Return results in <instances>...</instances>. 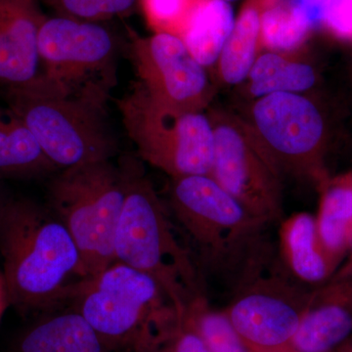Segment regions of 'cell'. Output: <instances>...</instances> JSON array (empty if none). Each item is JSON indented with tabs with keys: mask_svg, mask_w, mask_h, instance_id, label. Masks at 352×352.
Returning <instances> with one entry per match:
<instances>
[{
	"mask_svg": "<svg viewBox=\"0 0 352 352\" xmlns=\"http://www.w3.org/2000/svg\"><path fill=\"white\" fill-rule=\"evenodd\" d=\"M0 254L9 303L22 314L48 311L71 300L88 278L61 220L50 208L27 199H7Z\"/></svg>",
	"mask_w": 352,
	"mask_h": 352,
	"instance_id": "1",
	"label": "cell"
},
{
	"mask_svg": "<svg viewBox=\"0 0 352 352\" xmlns=\"http://www.w3.org/2000/svg\"><path fill=\"white\" fill-rule=\"evenodd\" d=\"M126 197L115 237V261L149 275L161 285L180 318L201 296L195 261L178 240L168 210L134 163L124 164Z\"/></svg>",
	"mask_w": 352,
	"mask_h": 352,
	"instance_id": "2",
	"label": "cell"
},
{
	"mask_svg": "<svg viewBox=\"0 0 352 352\" xmlns=\"http://www.w3.org/2000/svg\"><path fill=\"white\" fill-rule=\"evenodd\" d=\"M71 300L107 349L140 351L182 322L154 278L119 261L82 282Z\"/></svg>",
	"mask_w": 352,
	"mask_h": 352,
	"instance_id": "3",
	"label": "cell"
},
{
	"mask_svg": "<svg viewBox=\"0 0 352 352\" xmlns=\"http://www.w3.org/2000/svg\"><path fill=\"white\" fill-rule=\"evenodd\" d=\"M170 208L210 270H239L259 258L268 223L256 219L208 175L173 178Z\"/></svg>",
	"mask_w": 352,
	"mask_h": 352,
	"instance_id": "4",
	"label": "cell"
},
{
	"mask_svg": "<svg viewBox=\"0 0 352 352\" xmlns=\"http://www.w3.org/2000/svg\"><path fill=\"white\" fill-rule=\"evenodd\" d=\"M126 197L124 166L109 161L65 168L50 182V208L71 234L87 277L115 263V237Z\"/></svg>",
	"mask_w": 352,
	"mask_h": 352,
	"instance_id": "5",
	"label": "cell"
},
{
	"mask_svg": "<svg viewBox=\"0 0 352 352\" xmlns=\"http://www.w3.org/2000/svg\"><path fill=\"white\" fill-rule=\"evenodd\" d=\"M6 102L58 170L109 161L117 153L107 106L52 94L36 80L7 87Z\"/></svg>",
	"mask_w": 352,
	"mask_h": 352,
	"instance_id": "6",
	"label": "cell"
},
{
	"mask_svg": "<svg viewBox=\"0 0 352 352\" xmlns=\"http://www.w3.org/2000/svg\"><path fill=\"white\" fill-rule=\"evenodd\" d=\"M120 38L107 22L46 16L38 34L44 89L107 106L117 85Z\"/></svg>",
	"mask_w": 352,
	"mask_h": 352,
	"instance_id": "7",
	"label": "cell"
},
{
	"mask_svg": "<svg viewBox=\"0 0 352 352\" xmlns=\"http://www.w3.org/2000/svg\"><path fill=\"white\" fill-rule=\"evenodd\" d=\"M118 107L127 135L145 162L171 178L210 175L214 126L201 111L159 103L138 82L118 100Z\"/></svg>",
	"mask_w": 352,
	"mask_h": 352,
	"instance_id": "8",
	"label": "cell"
},
{
	"mask_svg": "<svg viewBox=\"0 0 352 352\" xmlns=\"http://www.w3.org/2000/svg\"><path fill=\"white\" fill-rule=\"evenodd\" d=\"M250 265L226 312L250 352H296L294 339L311 292L276 273Z\"/></svg>",
	"mask_w": 352,
	"mask_h": 352,
	"instance_id": "9",
	"label": "cell"
},
{
	"mask_svg": "<svg viewBox=\"0 0 352 352\" xmlns=\"http://www.w3.org/2000/svg\"><path fill=\"white\" fill-rule=\"evenodd\" d=\"M214 157L210 175L256 219H281L282 175L254 127L235 117L210 118Z\"/></svg>",
	"mask_w": 352,
	"mask_h": 352,
	"instance_id": "10",
	"label": "cell"
},
{
	"mask_svg": "<svg viewBox=\"0 0 352 352\" xmlns=\"http://www.w3.org/2000/svg\"><path fill=\"white\" fill-rule=\"evenodd\" d=\"M252 120V126L281 175L287 170L322 179L324 122L311 101L298 94L266 95L254 104Z\"/></svg>",
	"mask_w": 352,
	"mask_h": 352,
	"instance_id": "11",
	"label": "cell"
},
{
	"mask_svg": "<svg viewBox=\"0 0 352 352\" xmlns=\"http://www.w3.org/2000/svg\"><path fill=\"white\" fill-rule=\"evenodd\" d=\"M127 31L138 82L148 95L168 107L201 111L208 96L207 73L182 38L166 32L140 36L129 28Z\"/></svg>",
	"mask_w": 352,
	"mask_h": 352,
	"instance_id": "12",
	"label": "cell"
},
{
	"mask_svg": "<svg viewBox=\"0 0 352 352\" xmlns=\"http://www.w3.org/2000/svg\"><path fill=\"white\" fill-rule=\"evenodd\" d=\"M45 18L38 0H0V85L21 87L38 78V34Z\"/></svg>",
	"mask_w": 352,
	"mask_h": 352,
	"instance_id": "13",
	"label": "cell"
},
{
	"mask_svg": "<svg viewBox=\"0 0 352 352\" xmlns=\"http://www.w3.org/2000/svg\"><path fill=\"white\" fill-rule=\"evenodd\" d=\"M352 337V275L311 292L294 339L296 352H333Z\"/></svg>",
	"mask_w": 352,
	"mask_h": 352,
	"instance_id": "14",
	"label": "cell"
},
{
	"mask_svg": "<svg viewBox=\"0 0 352 352\" xmlns=\"http://www.w3.org/2000/svg\"><path fill=\"white\" fill-rule=\"evenodd\" d=\"M280 243L284 261L298 281L322 286L337 273L340 263L322 243L316 217L311 214L300 212L285 220Z\"/></svg>",
	"mask_w": 352,
	"mask_h": 352,
	"instance_id": "15",
	"label": "cell"
},
{
	"mask_svg": "<svg viewBox=\"0 0 352 352\" xmlns=\"http://www.w3.org/2000/svg\"><path fill=\"white\" fill-rule=\"evenodd\" d=\"M107 347L75 309L50 314L25 329L11 352H106Z\"/></svg>",
	"mask_w": 352,
	"mask_h": 352,
	"instance_id": "16",
	"label": "cell"
},
{
	"mask_svg": "<svg viewBox=\"0 0 352 352\" xmlns=\"http://www.w3.org/2000/svg\"><path fill=\"white\" fill-rule=\"evenodd\" d=\"M235 21L231 3L197 0L179 36L197 61L207 68L219 61Z\"/></svg>",
	"mask_w": 352,
	"mask_h": 352,
	"instance_id": "17",
	"label": "cell"
},
{
	"mask_svg": "<svg viewBox=\"0 0 352 352\" xmlns=\"http://www.w3.org/2000/svg\"><path fill=\"white\" fill-rule=\"evenodd\" d=\"M56 170L24 122L0 113V179L41 177Z\"/></svg>",
	"mask_w": 352,
	"mask_h": 352,
	"instance_id": "18",
	"label": "cell"
},
{
	"mask_svg": "<svg viewBox=\"0 0 352 352\" xmlns=\"http://www.w3.org/2000/svg\"><path fill=\"white\" fill-rule=\"evenodd\" d=\"M316 223L322 243L342 263L352 245V175L325 183Z\"/></svg>",
	"mask_w": 352,
	"mask_h": 352,
	"instance_id": "19",
	"label": "cell"
},
{
	"mask_svg": "<svg viewBox=\"0 0 352 352\" xmlns=\"http://www.w3.org/2000/svg\"><path fill=\"white\" fill-rule=\"evenodd\" d=\"M267 0H249L236 18L235 25L219 57L224 82L238 85L249 76L261 41V13Z\"/></svg>",
	"mask_w": 352,
	"mask_h": 352,
	"instance_id": "20",
	"label": "cell"
},
{
	"mask_svg": "<svg viewBox=\"0 0 352 352\" xmlns=\"http://www.w3.org/2000/svg\"><path fill=\"white\" fill-rule=\"evenodd\" d=\"M252 96L279 92L298 94L314 87L316 76L309 65L287 59L281 53H265L256 58L249 74Z\"/></svg>",
	"mask_w": 352,
	"mask_h": 352,
	"instance_id": "21",
	"label": "cell"
},
{
	"mask_svg": "<svg viewBox=\"0 0 352 352\" xmlns=\"http://www.w3.org/2000/svg\"><path fill=\"white\" fill-rule=\"evenodd\" d=\"M182 321L201 338L210 352H250L226 314L210 309L203 296L190 303Z\"/></svg>",
	"mask_w": 352,
	"mask_h": 352,
	"instance_id": "22",
	"label": "cell"
},
{
	"mask_svg": "<svg viewBox=\"0 0 352 352\" xmlns=\"http://www.w3.org/2000/svg\"><path fill=\"white\" fill-rule=\"evenodd\" d=\"M309 30L289 10L284 0H267L261 13V41L272 52L298 50Z\"/></svg>",
	"mask_w": 352,
	"mask_h": 352,
	"instance_id": "23",
	"label": "cell"
},
{
	"mask_svg": "<svg viewBox=\"0 0 352 352\" xmlns=\"http://www.w3.org/2000/svg\"><path fill=\"white\" fill-rule=\"evenodd\" d=\"M55 15L89 22H109L135 10L140 0H41Z\"/></svg>",
	"mask_w": 352,
	"mask_h": 352,
	"instance_id": "24",
	"label": "cell"
},
{
	"mask_svg": "<svg viewBox=\"0 0 352 352\" xmlns=\"http://www.w3.org/2000/svg\"><path fill=\"white\" fill-rule=\"evenodd\" d=\"M197 0H140L149 25L157 32L179 36Z\"/></svg>",
	"mask_w": 352,
	"mask_h": 352,
	"instance_id": "25",
	"label": "cell"
},
{
	"mask_svg": "<svg viewBox=\"0 0 352 352\" xmlns=\"http://www.w3.org/2000/svg\"><path fill=\"white\" fill-rule=\"evenodd\" d=\"M136 352H210L203 340L192 329L179 325L161 340Z\"/></svg>",
	"mask_w": 352,
	"mask_h": 352,
	"instance_id": "26",
	"label": "cell"
},
{
	"mask_svg": "<svg viewBox=\"0 0 352 352\" xmlns=\"http://www.w3.org/2000/svg\"><path fill=\"white\" fill-rule=\"evenodd\" d=\"M324 25L342 38H352V0H328Z\"/></svg>",
	"mask_w": 352,
	"mask_h": 352,
	"instance_id": "27",
	"label": "cell"
},
{
	"mask_svg": "<svg viewBox=\"0 0 352 352\" xmlns=\"http://www.w3.org/2000/svg\"><path fill=\"white\" fill-rule=\"evenodd\" d=\"M284 2L310 32L324 25L328 0H284Z\"/></svg>",
	"mask_w": 352,
	"mask_h": 352,
	"instance_id": "28",
	"label": "cell"
},
{
	"mask_svg": "<svg viewBox=\"0 0 352 352\" xmlns=\"http://www.w3.org/2000/svg\"><path fill=\"white\" fill-rule=\"evenodd\" d=\"M9 303L8 292H7L6 280L2 273H0V318Z\"/></svg>",
	"mask_w": 352,
	"mask_h": 352,
	"instance_id": "29",
	"label": "cell"
},
{
	"mask_svg": "<svg viewBox=\"0 0 352 352\" xmlns=\"http://www.w3.org/2000/svg\"><path fill=\"white\" fill-rule=\"evenodd\" d=\"M9 196H7L6 191L2 188L1 185H0V222H1L2 214H3L4 208H6L7 199H8Z\"/></svg>",
	"mask_w": 352,
	"mask_h": 352,
	"instance_id": "30",
	"label": "cell"
},
{
	"mask_svg": "<svg viewBox=\"0 0 352 352\" xmlns=\"http://www.w3.org/2000/svg\"><path fill=\"white\" fill-rule=\"evenodd\" d=\"M333 352H352V337L349 338L344 344L338 347Z\"/></svg>",
	"mask_w": 352,
	"mask_h": 352,
	"instance_id": "31",
	"label": "cell"
},
{
	"mask_svg": "<svg viewBox=\"0 0 352 352\" xmlns=\"http://www.w3.org/2000/svg\"><path fill=\"white\" fill-rule=\"evenodd\" d=\"M224 1L228 2V3H232V2L237 1V0H224Z\"/></svg>",
	"mask_w": 352,
	"mask_h": 352,
	"instance_id": "32",
	"label": "cell"
}]
</instances>
